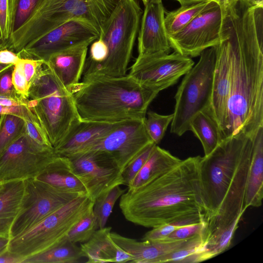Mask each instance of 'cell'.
Returning <instances> with one entry per match:
<instances>
[{
  "label": "cell",
  "instance_id": "6da1fadb",
  "mask_svg": "<svg viewBox=\"0 0 263 263\" xmlns=\"http://www.w3.org/2000/svg\"><path fill=\"white\" fill-rule=\"evenodd\" d=\"M220 41L231 62L222 140L242 133L253 139L263 127V6L237 0L223 9Z\"/></svg>",
  "mask_w": 263,
  "mask_h": 263
},
{
  "label": "cell",
  "instance_id": "f6af8a7d",
  "mask_svg": "<svg viewBox=\"0 0 263 263\" xmlns=\"http://www.w3.org/2000/svg\"><path fill=\"white\" fill-rule=\"evenodd\" d=\"M21 59L17 53L8 49L0 50V65H14Z\"/></svg>",
  "mask_w": 263,
  "mask_h": 263
},
{
  "label": "cell",
  "instance_id": "11a10c76",
  "mask_svg": "<svg viewBox=\"0 0 263 263\" xmlns=\"http://www.w3.org/2000/svg\"><path fill=\"white\" fill-rule=\"evenodd\" d=\"M4 49V45L1 41V36H0V50Z\"/></svg>",
  "mask_w": 263,
  "mask_h": 263
},
{
  "label": "cell",
  "instance_id": "c3c4849f",
  "mask_svg": "<svg viewBox=\"0 0 263 263\" xmlns=\"http://www.w3.org/2000/svg\"><path fill=\"white\" fill-rule=\"evenodd\" d=\"M216 2L223 9L228 7L237 0H212Z\"/></svg>",
  "mask_w": 263,
  "mask_h": 263
},
{
  "label": "cell",
  "instance_id": "52a82bcc",
  "mask_svg": "<svg viewBox=\"0 0 263 263\" xmlns=\"http://www.w3.org/2000/svg\"><path fill=\"white\" fill-rule=\"evenodd\" d=\"M142 13L137 0L120 2L100 33L107 46V57L100 64L85 62L83 78L126 74Z\"/></svg>",
  "mask_w": 263,
  "mask_h": 263
},
{
  "label": "cell",
  "instance_id": "7a4b0ae2",
  "mask_svg": "<svg viewBox=\"0 0 263 263\" xmlns=\"http://www.w3.org/2000/svg\"><path fill=\"white\" fill-rule=\"evenodd\" d=\"M253 139L240 133L223 140L200 158L199 178L204 208V241L236 222L246 210L245 197Z\"/></svg>",
  "mask_w": 263,
  "mask_h": 263
},
{
  "label": "cell",
  "instance_id": "e0dca14e",
  "mask_svg": "<svg viewBox=\"0 0 263 263\" xmlns=\"http://www.w3.org/2000/svg\"><path fill=\"white\" fill-rule=\"evenodd\" d=\"M138 36V55L167 53L171 46L164 26L165 10L162 3L145 4Z\"/></svg>",
  "mask_w": 263,
  "mask_h": 263
},
{
  "label": "cell",
  "instance_id": "83f0119b",
  "mask_svg": "<svg viewBox=\"0 0 263 263\" xmlns=\"http://www.w3.org/2000/svg\"><path fill=\"white\" fill-rule=\"evenodd\" d=\"M217 4L212 0H204L181 6L168 12L164 17V26L168 39L177 33L200 13Z\"/></svg>",
  "mask_w": 263,
  "mask_h": 263
},
{
  "label": "cell",
  "instance_id": "1f68e13d",
  "mask_svg": "<svg viewBox=\"0 0 263 263\" xmlns=\"http://www.w3.org/2000/svg\"><path fill=\"white\" fill-rule=\"evenodd\" d=\"M25 130V120L17 116L4 115L0 128V153Z\"/></svg>",
  "mask_w": 263,
  "mask_h": 263
},
{
  "label": "cell",
  "instance_id": "8fae6325",
  "mask_svg": "<svg viewBox=\"0 0 263 263\" xmlns=\"http://www.w3.org/2000/svg\"><path fill=\"white\" fill-rule=\"evenodd\" d=\"M21 211L10 230V239L39 223L76 198L84 195L58 190L35 178L25 180Z\"/></svg>",
  "mask_w": 263,
  "mask_h": 263
},
{
  "label": "cell",
  "instance_id": "db71d44e",
  "mask_svg": "<svg viewBox=\"0 0 263 263\" xmlns=\"http://www.w3.org/2000/svg\"><path fill=\"white\" fill-rule=\"evenodd\" d=\"M149 2L154 3H162V0H151Z\"/></svg>",
  "mask_w": 263,
  "mask_h": 263
},
{
  "label": "cell",
  "instance_id": "ac0fdd59",
  "mask_svg": "<svg viewBox=\"0 0 263 263\" xmlns=\"http://www.w3.org/2000/svg\"><path fill=\"white\" fill-rule=\"evenodd\" d=\"M113 241L133 256L131 263H159L164 255L202 241V236L177 241H138L110 232Z\"/></svg>",
  "mask_w": 263,
  "mask_h": 263
},
{
  "label": "cell",
  "instance_id": "277c9868",
  "mask_svg": "<svg viewBox=\"0 0 263 263\" xmlns=\"http://www.w3.org/2000/svg\"><path fill=\"white\" fill-rule=\"evenodd\" d=\"M70 92L81 120L106 123L144 119L159 93L141 85L129 74L84 78Z\"/></svg>",
  "mask_w": 263,
  "mask_h": 263
},
{
  "label": "cell",
  "instance_id": "681fc988",
  "mask_svg": "<svg viewBox=\"0 0 263 263\" xmlns=\"http://www.w3.org/2000/svg\"><path fill=\"white\" fill-rule=\"evenodd\" d=\"M247 3L252 6H263V0H246Z\"/></svg>",
  "mask_w": 263,
  "mask_h": 263
},
{
  "label": "cell",
  "instance_id": "ffe728a7",
  "mask_svg": "<svg viewBox=\"0 0 263 263\" xmlns=\"http://www.w3.org/2000/svg\"><path fill=\"white\" fill-rule=\"evenodd\" d=\"M214 47L216 63L211 109L221 135L226 118L230 92L231 62L228 50L222 42L220 41Z\"/></svg>",
  "mask_w": 263,
  "mask_h": 263
},
{
  "label": "cell",
  "instance_id": "816d5d0a",
  "mask_svg": "<svg viewBox=\"0 0 263 263\" xmlns=\"http://www.w3.org/2000/svg\"><path fill=\"white\" fill-rule=\"evenodd\" d=\"M13 65H0V73L9 68Z\"/></svg>",
  "mask_w": 263,
  "mask_h": 263
},
{
  "label": "cell",
  "instance_id": "8d00e7d4",
  "mask_svg": "<svg viewBox=\"0 0 263 263\" xmlns=\"http://www.w3.org/2000/svg\"><path fill=\"white\" fill-rule=\"evenodd\" d=\"M205 227L204 221L183 226L172 232L163 241H177L187 240L203 234Z\"/></svg>",
  "mask_w": 263,
  "mask_h": 263
},
{
  "label": "cell",
  "instance_id": "7c38bea8",
  "mask_svg": "<svg viewBox=\"0 0 263 263\" xmlns=\"http://www.w3.org/2000/svg\"><path fill=\"white\" fill-rule=\"evenodd\" d=\"M194 65L190 57L177 52L159 53L137 57L128 74L141 85L159 92L174 85Z\"/></svg>",
  "mask_w": 263,
  "mask_h": 263
},
{
  "label": "cell",
  "instance_id": "4dcf8cb0",
  "mask_svg": "<svg viewBox=\"0 0 263 263\" xmlns=\"http://www.w3.org/2000/svg\"><path fill=\"white\" fill-rule=\"evenodd\" d=\"M98 228V221L92 208L73 226L67 237L75 243L85 242L91 237Z\"/></svg>",
  "mask_w": 263,
  "mask_h": 263
},
{
  "label": "cell",
  "instance_id": "f35d334b",
  "mask_svg": "<svg viewBox=\"0 0 263 263\" xmlns=\"http://www.w3.org/2000/svg\"><path fill=\"white\" fill-rule=\"evenodd\" d=\"M12 81L16 93L23 99L27 100L29 85L24 72L22 58L13 66Z\"/></svg>",
  "mask_w": 263,
  "mask_h": 263
},
{
  "label": "cell",
  "instance_id": "6f0895ef",
  "mask_svg": "<svg viewBox=\"0 0 263 263\" xmlns=\"http://www.w3.org/2000/svg\"><path fill=\"white\" fill-rule=\"evenodd\" d=\"M2 183L0 182V188H1V186H2Z\"/></svg>",
  "mask_w": 263,
  "mask_h": 263
},
{
  "label": "cell",
  "instance_id": "5bb4252c",
  "mask_svg": "<svg viewBox=\"0 0 263 263\" xmlns=\"http://www.w3.org/2000/svg\"><path fill=\"white\" fill-rule=\"evenodd\" d=\"M223 10L215 5L199 14L182 29L168 37L174 51L189 57L200 55L220 39Z\"/></svg>",
  "mask_w": 263,
  "mask_h": 263
},
{
  "label": "cell",
  "instance_id": "5b68a950",
  "mask_svg": "<svg viewBox=\"0 0 263 263\" xmlns=\"http://www.w3.org/2000/svg\"><path fill=\"white\" fill-rule=\"evenodd\" d=\"M122 0H43L27 21L11 34L7 48L15 53L32 41L74 18L85 21L100 33Z\"/></svg>",
  "mask_w": 263,
  "mask_h": 263
},
{
  "label": "cell",
  "instance_id": "ee69618b",
  "mask_svg": "<svg viewBox=\"0 0 263 263\" xmlns=\"http://www.w3.org/2000/svg\"><path fill=\"white\" fill-rule=\"evenodd\" d=\"M22 60L25 76L30 87L39 66L44 61L27 58H22Z\"/></svg>",
  "mask_w": 263,
  "mask_h": 263
},
{
  "label": "cell",
  "instance_id": "2e32d148",
  "mask_svg": "<svg viewBox=\"0 0 263 263\" xmlns=\"http://www.w3.org/2000/svg\"><path fill=\"white\" fill-rule=\"evenodd\" d=\"M144 119H128L119 122L81 153L92 150L104 151L114 159L122 172L141 151L152 143L146 132Z\"/></svg>",
  "mask_w": 263,
  "mask_h": 263
},
{
  "label": "cell",
  "instance_id": "3957f363",
  "mask_svg": "<svg viewBox=\"0 0 263 263\" xmlns=\"http://www.w3.org/2000/svg\"><path fill=\"white\" fill-rule=\"evenodd\" d=\"M201 157H190L150 182L120 197L125 218L154 228L196 215H204L199 178Z\"/></svg>",
  "mask_w": 263,
  "mask_h": 263
},
{
  "label": "cell",
  "instance_id": "e575fe53",
  "mask_svg": "<svg viewBox=\"0 0 263 263\" xmlns=\"http://www.w3.org/2000/svg\"><path fill=\"white\" fill-rule=\"evenodd\" d=\"M17 0H0V36L4 49L13 32Z\"/></svg>",
  "mask_w": 263,
  "mask_h": 263
},
{
  "label": "cell",
  "instance_id": "7bdbcfd3",
  "mask_svg": "<svg viewBox=\"0 0 263 263\" xmlns=\"http://www.w3.org/2000/svg\"><path fill=\"white\" fill-rule=\"evenodd\" d=\"M13 66L14 65L11 66L0 73V96L21 98L16 93L12 83V73Z\"/></svg>",
  "mask_w": 263,
  "mask_h": 263
},
{
  "label": "cell",
  "instance_id": "60d3db41",
  "mask_svg": "<svg viewBox=\"0 0 263 263\" xmlns=\"http://www.w3.org/2000/svg\"><path fill=\"white\" fill-rule=\"evenodd\" d=\"M108 54V49L105 42L100 37L91 44L89 50V55L86 62L100 64L103 62Z\"/></svg>",
  "mask_w": 263,
  "mask_h": 263
},
{
  "label": "cell",
  "instance_id": "836d02e7",
  "mask_svg": "<svg viewBox=\"0 0 263 263\" xmlns=\"http://www.w3.org/2000/svg\"><path fill=\"white\" fill-rule=\"evenodd\" d=\"M204 221L203 215H196L163 224L154 228L147 232L142 237V240L162 241L165 239L172 232L183 226Z\"/></svg>",
  "mask_w": 263,
  "mask_h": 263
},
{
  "label": "cell",
  "instance_id": "8992f818",
  "mask_svg": "<svg viewBox=\"0 0 263 263\" xmlns=\"http://www.w3.org/2000/svg\"><path fill=\"white\" fill-rule=\"evenodd\" d=\"M26 102L53 148L81 121L71 93L60 83L44 61L39 66L30 84Z\"/></svg>",
  "mask_w": 263,
  "mask_h": 263
},
{
  "label": "cell",
  "instance_id": "9c48e42d",
  "mask_svg": "<svg viewBox=\"0 0 263 263\" xmlns=\"http://www.w3.org/2000/svg\"><path fill=\"white\" fill-rule=\"evenodd\" d=\"M215 63V48H208L184 74L175 96L171 133L182 136L190 130V122L195 115L211 107Z\"/></svg>",
  "mask_w": 263,
  "mask_h": 263
},
{
  "label": "cell",
  "instance_id": "f907efd6",
  "mask_svg": "<svg viewBox=\"0 0 263 263\" xmlns=\"http://www.w3.org/2000/svg\"><path fill=\"white\" fill-rule=\"evenodd\" d=\"M178 1L181 6L197 3L204 0H175Z\"/></svg>",
  "mask_w": 263,
  "mask_h": 263
},
{
  "label": "cell",
  "instance_id": "f546056e",
  "mask_svg": "<svg viewBox=\"0 0 263 263\" xmlns=\"http://www.w3.org/2000/svg\"><path fill=\"white\" fill-rule=\"evenodd\" d=\"M120 185H117L102 194L94 201L93 212L99 229L105 227L117 200L125 193Z\"/></svg>",
  "mask_w": 263,
  "mask_h": 263
},
{
  "label": "cell",
  "instance_id": "d6986e66",
  "mask_svg": "<svg viewBox=\"0 0 263 263\" xmlns=\"http://www.w3.org/2000/svg\"><path fill=\"white\" fill-rule=\"evenodd\" d=\"M92 43L83 42L55 52L45 62L60 83L69 91L80 82L88 47Z\"/></svg>",
  "mask_w": 263,
  "mask_h": 263
},
{
  "label": "cell",
  "instance_id": "7dc6e473",
  "mask_svg": "<svg viewBox=\"0 0 263 263\" xmlns=\"http://www.w3.org/2000/svg\"><path fill=\"white\" fill-rule=\"evenodd\" d=\"M10 238L0 235V255L8 250Z\"/></svg>",
  "mask_w": 263,
  "mask_h": 263
},
{
  "label": "cell",
  "instance_id": "bcb514c9",
  "mask_svg": "<svg viewBox=\"0 0 263 263\" xmlns=\"http://www.w3.org/2000/svg\"><path fill=\"white\" fill-rule=\"evenodd\" d=\"M24 258L8 250L0 255V263H23Z\"/></svg>",
  "mask_w": 263,
  "mask_h": 263
},
{
  "label": "cell",
  "instance_id": "603a6c76",
  "mask_svg": "<svg viewBox=\"0 0 263 263\" xmlns=\"http://www.w3.org/2000/svg\"><path fill=\"white\" fill-rule=\"evenodd\" d=\"M35 178L63 191L88 195L67 157L57 155Z\"/></svg>",
  "mask_w": 263,
  "mask_h": 263
},
{
  "label": "cell",
  "instance_id": "30bf717a",
  "mask_svg": "<svg viewBox=\"0 0 263 263\" xmlns=\"http://www.w3.org/2000/svg\"><path fill=\"white\" fill-rule=\"evenodd\" d=\"M58 155L32 140L25 130L0 153V182L35 178Z\"/></svg>",
  "mask_w": 263,
  "mask_h": 263
},
{
  "label": "cell",
  "instance_id": "484cf974",
  "mask_svg": "<svg viewBox=\"0 0 263 263\" xmlns=\"http://www.w3.org/2000/svg\"><path fill=\"white\" fill-rule=\"evenodd\" d=\"M181 160L156 145L143 167L127 186V190H134L150 182L173 168Z\"/></svg>",
  "mask_w": 263,
  "mask_h": 263
},
{
  "label": "cell",
  "instance_id": "ba28073f",
  "mask_svg": "<svg viewBox=\"0 0 263 263\" xmlns=\"http://www.w3.org/2000/svg\"><path fill=\"white\" fill-rule=\"evenodd\" d=\"M88 195L80 196L30 229L10 239L8 250L24 259L59 244L73 226L93 208Z\"/></svg>",
  "mask_w": 263,
  "mask_h": 263
},
{
  "label": "cell",
  "instance_id": "44dd1931",
  "mask_svg": "<svg viewBox=\"0 0 263 263\" xmlns=\"http://www.w3.org/2000/svg\"><path fill=\"white\" fill-rule=\"evenodd\" d=\"M118 123L81 120L54 148V152L58 155L67 157L80 154L104 137Z\"/></svg>",
  "mask_w": 263,
  "mask_h": 263
},
{
  "label": "cell",
  "instance_id": "9f6ffc18",
  "mask_svg": "<svg viewBox=\"0 0 263 263\" xmlns=\"http://www.w3.org/2000/svg\"><path fill=\"white\" fill-rule=\"evenodd\" d=\"M144 5H145V4H147L148 3H149L150 2L151 0H142Z\"/></svg>",
  "mask_w": 263,
  "mask_h": 263
},
{
  "label": "cell",
  "instance_id": "d590c367",
  "mask_svg": "<svg viewBox=\"0 0 263 263\" xmlns=\"http://www.w3.org/2000/svg\"><path fill=\"white\" fill-rule=\"evenodd\" d=\"M156 144L151 143L141 151L122 172L124 185L127 186L143 167Z\"/></svg>",
  "mask_w": 263,
  "mask_h": 263
},
{
  "label": "cell",
  "instance_id": "4316f807",
  "mask_svg": "<svg viewBox=\"0 0 263 263\" xmlns=\"http://www.w3.org/2000/svg\"><path fill=\"white\" fill-rule=\"evenodd\" d=\"M189 127L200 141L204 156L210 154L222 141L219 125L211 107L195 115L190 122Z\"/></svg>",
  "mask_w": 263,
  "mask_h": 263
},
{
  "label": "cell",
  "instance_id": "d4e9b609",
  "mask_svg": "<svg viewBox=\"0 0 263 263\" xmlns=\"http://www.w3.org/2000/svg\"><path fill=\"white\" fill-rule=\"evenodd\" d=\"M263 198V127L253 138V148L247 180L245 208L259 207Z\"/></svg>",
  "mask_w": 263,
  "mask_h": 263
},
{
  "label": "cell",
  "instance_id": "9a60e30c",
  "mask_svg": "<svg viewBox=\"0 0 263 263\" xmlns=\"http://www.w3.org/2000/svg\"><path fill=\"white\" fill-rule=\"evenodd\" d=\"M99 36V32L91 25L74 18L32 41L17 53L21 58L46 62L55 52L83 42H93Z\"/></svg>",
  "mask_w": 263,
  "mask_h": 263
},
{
  "label": "cell",
  "instance_id": "f1b7e54d",
  "mask_svg": "<svg viewBox=\"0 0 263 263\" xmlns=\"http://www.w3.org/2000/svg\"><path fill=\"white\" fill-rule=\"evenodd\" d=\"M82 257L80 247L66 236L55 246L25 258L23 263H76Z\"/></svg>",
  "mask_w": 263,
  "mask_h": 263
},
{
  "label": "cell",
  "instance_id": "ab89813d",
  "mask_svg": "<svg viewBox=\"0 0 263 263\" xmlns=\"http://www.w3.org/2000/svg\"><path fill=\"white\" fill-rule=\"evenodd\" d=\"M25 132L35 143L45 146L52 147L42 127L29 121L25 120Z\"/></svg>",
  "mask_w": 263,
  "mask_h": 263
},
{
  "label": "cell",
  "instance_id": "4fadbf2b",
  "mask_svg": "<svg viewBox=\"0 0 263 263\" xmlns=\"http://www.w3.org/2000/svg\"><path fill=\"white\" fill-rule=\"evenodd\" d=\"M68 158L93 201L115 186L124 185L121 170L114 159L104 151L92 150Z\"/></svg>",
  "mask_w": 263,
  "mask_h": 263
},
{
  "label": "cell",
  "instance_id": "b9f144b4",
  "mask_svg": "<svg viewBox=\"0 0 263 263\" xmlns=\"http://www.w3.org/2000/svg\"><path fill=\"white\" fill-rule=\"evenodd\" d=\"M7 114L18 116L24 120H28L34 124L41 125L37 117L27 106L9 107L0 105V115Z\"/></svg>",
  "mask_w": 263,
  "mask_h": 263
},
{
  "label": "cell",
  "instance_id": "74e56055",
  "mask_svg": "<svg viewBox=\"0 0 263 263\" xmlns=\"http://www.w3.org/2000/svg\"><path fill=\"white\" fill-rule=\"evenodd\" d=\"M42 1L17 0L13 32L27 21L33 11Z\"/></svg>",
  "mask_w": 263,
  "mask_h": 263
},
{
  "label": "cell",
  "instance_id": "7402d4cb",
  "mask_svg": "<svg viewBox=\"0 0 263 263\" xmlns=\"http://www.w3.org/2000/svg\"><path fill=\"white\" fill-rule=\"evenodd\" d=\"M111 227L97 230L91 237L82 243L80 249L87 263L130 262L133 256L111 239Z\"/></svg>",
  "mask_w": 263,
  "mask_h": 263
},
{
  "label": "cell",
  "instance_id": "cb8c5ba5",
  "mask_svg": "<svg viewBox=\"0 0 263 263\" xmlns=\"http://www.w3.org/2000/svg\"><path fill=\"white\" fill-rule=\"evenodd\" d=\"M25 187V180L2 183L0 188V235L10 238V230L21 211Z\"/></svg>",
  "mask_w": 263,
  "mask_h": 263
},
{
  "label": "cell",
  "instance_id": "f5cc1de1",
  "mask_svg": "<svg viewBox=\"0 0 263 263\" xmlns=\"http://www.w3.org/2000/svg\"><path fill=\"white\" fill-rule=\"evenodd\" d=\"M4 118V115H0V128H1V125L2 124V122L3 121Z\"/></svg>",
  "mask_w": 263,
  "mask_h": 263
},
{
  "label": "cell",
  "instance_id": "d6a6232c",
  "mask_svg": "<svg viewBox=\"0 0 263 263\" xmlns=\"http://www.w3.org/2000/svg\"><path fill=\"white\" fill-rule=\"evenodd\" d=\"M173 118V114L162 115L152 111L147 112V117L144 119V124L152 142L156 145L160 143Z\"/></svg>",
  "mask_w": 263,
  "mask_h": 263
}]
</instances>
